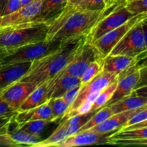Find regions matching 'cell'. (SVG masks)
<instances>
[{
	"label": "cell",
	"mask_w": 147,
	"mask_h": 147,
	"mask_svg": "<svg viewBox=\"0 0 147 147\" xmlns=\"http://www.w3.org/2000/svg\"><path fill=\"white\" fill-rule=\"evenodd\" d=\"M122 4L106 7L103 11H90L80 9L76 7H65L46 24L47 32L45 40H58L64 42L76 37L87 35L100 19Z\"/></svg>",
	"instance_id": "1"
},
{
	"label": "cell",
	"mask_w": 147,
	"mask_h": 147,
	"mask_svg": "<svg viewBox=\"0 0 147 147\" xmlns=\"http://www.w3.org/2000/svg\"><path fill=\"white\" fill-rule=\"evenodd\" d=\"M86 40V35H80L63 42L55 52L32 62L30 70L18 81L40 85L51 80L73 60Z\"/></svg>",
	"instance_id": "2"
},
{
	"label": "cell",
	"mask_w": 147,
	"mask_h": 147,
	"mask_svg": "<svg viewBox=\"0 0 147 147\" xmlns=\"http://www.w3.org/2000/svg\"><path fill=\"white\" fill-rule=\"evenodd\" d=\"M47 32V26L45 23L0 32V45L4 47L9 55L29 45L44 41Z\"/></svg>",
	"instance_id": "3"
},
{
	"label": "cell",
	"mask_w": 147,
	"mask_h": 147,
	"mask_svg": "<svg viewBox=\"0 0 147 147\" xmlns=\"http://www.w3.org/2000/svg\"><path fill=\"white\" fill-rule=\"evenodd\" d=\"M146 17L134 24L109 55L136 57L146 52Z\"/></svg>",
	"instance_id": "4"
},
{
	"label": "cell",
	"mask_w": 147,
	"mask_h": 147,
	"mask_svg": "<svg viewBox=\"0 0 147 147\" xmlns=\"http://www.w3.org/2000/svg\"><path fill=\"white\" fill-rule=\"evenodd\" d=\"M44 0H34L9 14L0 16V32L44 23L40 20Z\"/></svg>",
	"instance_id": "5"
},
{
	"label": "cell",
	"mask_w": 147,
	"mask_h": 147,
	"mask_svg": "<svg viewBox=\"0 0 147 147\" xmlns=\"http://www.w3.org/2000/svg\"><path fill=\"white\" fill-rule=\"evenodd\" d=\"M62 44L63 42L58 40H44L36 44L29 45L7 55L1 65L40 60L57 50Z\"/></svg>",
	"instance_id": "6"
},
{
	"label": "cell",
	"mask_w": 147,
	"mask_h": 147,
	"mask_svg": "<svg viewBox=\"0 0 147 147\" xmlns=\"http://www.w3.org/2000/svg\"><path fill=\"white\" fill-rule=\"evenodd\" d=\"M103 58L93 45L86 40L76 53L73 60L53 78H58L65 76L80 78L91 62Z\"/></svg>",
	"instance_id": "7"
},
{
	"label": "cell",
	"mask_w": 147,
	"mask_h": 147,
	"mask_svg": "<svg viewBox=\"0 0 147 147\" xmlns=\"http://www.w3.org/2000/svg\"><path fill=\"white\" fill-rule=\"evenodd\" d=\"M125 4L126 3L121 4L100 19L88 33L86 35V40L89 42L93 43L103 34L117 28L134 17L126 9Z\"/></svg>",
	"instance_id": "8"
},
{
	"label": "cell",
	"mask_w": 147,
	"mask_h": 147,
	"mask_svg": "<svg viewBox=\"0 0 147 147\" xmlns=\"http://www.w3.org/2000/svg\"><path fill=\"white\" fill-rule=\"evenodd\" d=\"M147 17V13L141 14L131 18L127 22L119 26L117 28L109 31L103 36L93 42L92 44L98 50L99 53L104 58L111 51L113 47L120 41L121 39L124 36V34L137 23L139 20Z\"/></svg>",
	"instance_id": "9"
},
{
	"label": "cell",
	"mask_w": 147,
	"mask_h": 147,
	"mask_svg": "<svg viewBox=\"0 0 147 147\" xmlns=\"http://www.w3.org/2000/svg\"><path fill=\"white\" fill-rule=\"evenodd\" d=\"M138 63L118 75L116 88L106 106H109L123 98L130 96L133 93L139 80L140 69L142 66L139 65Z\"/></svg>",
	"instance_id": "10"
},
{
	"label": "cell",
	"mask_w": 147,
	"mask_h": 147,
	"mask_svg": "<svg viewBox=\"0 0 147 147\" xmlns=\"http://www.w3.org/2000/svg\"><path fill=\"white\" fill-rule=\"evenodd\" d=\"M117 78L118 74L116 73L106 72L104 70L100 71L90 81L81 86L80 91H79L76 100L67 109L65 115L69 112L78 108L80 105L84 102L86 98L89 94L94 93V92H100L103 89L106 88L107 86H109L111 83L117 80Z\"/></svg>",
	"instance_id": "11"
},
{
	"label": "cell",
	"mask_w": 147,
	"mask_h": 147,
	"mask_svg": "<svg viewBox=\"0 0 147 147\" xmlns=\"http://www.w3.org/2000/svg\"><path fill=\"white\" fill-rule=\"evenodd\" d=\"M106 144L115 145L147 144V126L136 129L116 130L106 137Z\"/></svg>",
	"instance_id": "12"
},
{
	"label": "cell",
	"mask_w": 147,
	"mask_h": 147,
	"mask_svg": "<svg viewBox=\"0 0 147 147\" xmlns=\"http://www.w3.org/2000/svg\"><path fill=\"white\" fill-rule=\"evenodd\" d=\"M37 86L38 85L34 83L17 81L2 90L0 98L11 109L17 111L20 104Z\"/></svg>",
	"instance_id": "13"
},
{
	"label": "cell",
	"mask_w": 147,
	"mask_h": 147,
	"mask_svg": "<svg viewBox=\"0 0 147 147\" xmlns=\"http://www.w3.org/2000/svg\"><path fill=\"white\" fill-rule=\"evenodd\" d=\"M32 62L0 65V90H5L18 81L27 73Z\"/></svg>",
	"instance_id": "14"
},
{
	"label": "cell",
	"mask_w": 147,
	"mask_h": 147,
	"mask_svg": "<svg viewBox=\"0 0 147 147\" xmlns=\"http://www.w3.org/2000/svg\"><path fill=\"white\" fill-rule=\"evenodd\" d=\"M106 135L107 134L96 133L90 129H86L68 136L63 142L57 144L55 146L73 147L98 144L101 143L106 144Z\"/></svg>",
	"instance_id": "15"
},
{
	"label": "cell",
	"mask_w": 147,
	"mask_h": 147,
	"mask_svg": "<svg viewBox=\"0 0 147 147\" xmlns=\"http://www.w3.org/2000/svg\"><path fill=\"white\" fill-rule=\"evenodd\" d=\"M80 84V78L65 76L47 80V100L53 98L63 97L66 92Z\"/></svg>",
	"instance_id": "16"
},
{
	"label": "cell",
	"mask_w": 147,
	"mask_h": 147,
	"mask_svg": "<svg viewBox=\"0 0 147 147\" xmlns=\"http://www.w3.org/2000/svg\"><path fill=\"white\" fill-rule=\"evenodd\" d=\"M137 109L134 110L126 111L120 112V113H115L111 116L102 122L100 124H98L93 127L90 128L91 131L100 134H109L111 132L118 130L119 128L121 127L126 121L135 113Z\"/></svg>",
	"instance_id": "17"
},
{
	"label": "cell",
	"mask_w": 147,
	"mask_h": 147,
	"mask_svg": "<svg viewBox=\"0 0 147 147\" xmlns=\"http://www.w3.org/2000/svg\"><path fill=\"white\" fill-rule=\"evenodd\" d=\"M139 61V56L131 57L124 55H108L103 59V70L119 75Z\"/></svg>",
	"instance_id": "18"
},
{
	"label": "cell",
	"mask_w": 147,
	"mask_h": 147,
	"mask_svg": "<svg viewBox=\"0 0 147 147\" xmlns=\"http://www.w3.org/2000/svg\"><path fill=\"white\" fill-rule=\"evenodd\" d=\"M14 119L18 124L30 121L38 120V119L50 120L52 122L53 113L47 101L37 107L23 111L17 112Z\"/></svg>",
	"instance_id": "19"
},
{
	"label": "cell",
	"mask_w": 147,
	"mask_h": 147,
	"mask_svg": "<svg viewBox=\"0 0 147 147\" xmlns=\"http://www.w3.org/2000/svg\"><path fill=\"white\" fill-rule=\"evenodd\" d=\"M47 81L38 85L26 98L25 100L20 104L17 111H23L33 109L47 102Z\"/></svg>",
	"instance_id": "20"
},
{
	"label": "cell",
	"mask_w": 147,
	"mask_h": 147,
	"mask_svg": "<svg viewBox=\"0 0 147 147\" xmlns=\"http://www.w3.org/2000/svg\"><path fill=\"white\" fill-rule=\"evenodd\" d=\"M144 106H147L146 97L137 96L134 91L130 96L109 105L113 114L126 111L134 110Z\"/></svg>",
	"instance_id": "21"
},
{
	"label": "cell",
	"mask_w": 147,
	"mask_h": 147,
	"mask_svg": "<svg viewBox=\"0 0 147 147\" xmlns=\"http://www.w3.org/2000/svg\"><path fill=\"white\" fill-rule=\"evenodd\" d=\"M67 2V0H44L40 14V20L47 24L64 9Z\"/></svg>",
	"instance_id": "22"
},
{
	"label": "cell",
	"mask_w": 147,
	"mask_h": 147,
	"mask_svg": "<svg viewBox=\"0 0 147 147\" xmlns=\"http://www.w3.org/2000/svg\"><path fill=\"white\" fill-rule=\"evenodd\" d=\"M68 119L63 120L61 124L59 125L55 131L49 137L44 140H41L40 142L34 144V147H47L55 146L57 144L63 142L68 137Z\"/></svg>",
	"instance_id": "23"
},
{
	"label": "cell",
	"mask_w": 147,
	"mask_h": 147,
	"mask_svg": "<svg viewBox=\"0 0 147 147\" xmlns=\"http://www.w3.org/2000/svg\"><path fill=\"white\" fill-rule=\"evenodd\" d=\"M8 134L9 135L10 138L12 139L13 142L20 146H23V145L32 146L41 141L40 136H34V135L30 134L19 129H14L12 131L8 133Z\"/></svg>",
	"instance_id": "24"
},
{
	"label": "cell",
	"mask_w": 147,
	"mask_h": 147,
	"mask_svg": "<svg viewBox=\"0 0 147 147\" xmlns=\"http://www.w3.org/2000/svg\"><path fill=\"white\" fill-rule=\"evenodd\" d=\"M113 115V111L111 109L110 106H105L102 107L101 109H98L96 111L91 117L89 119V120L80 128L79 131H81L86 130V129H89L90 128L93 127V126H96L98 124H100L102 122L104 121L107 119H109L110 116ZM78 131V132H79Z\"/></svg>",
	"instance_id": "25"
},
{
	"label": "cell",
	"mask_w": 147,
	"mask_h": 147,
	"mask_svg": "<svg viewBox=\"0 0 147 147\" xmlns=\"http://www.w3.org/2000/svg\"><path fill=\"white\" fill-rule=\"evenodd\" d=\"M50 122H51L50 120H44V119L32 120L20 124L17 123V129H21L34 136H40V134Z\"/></svg>",
	"instance_id": "26"
},
{
	"label": "cell",
	"mask_w": 147,
	"mask_h": 147,
	"mask_svg": "<svg viewBox=\"0 0 147 147\" xmlns=\"http://www.w3.org/2000/svg\"><path fill=\"white\" fill-rule=\"evenodd\" d=\"M116 86H117V80L111 83L109 86H107L106 88H104L100 92L98 98L92 105L90 112L94 113L96 111L101 109L102 107L107 104V103L109 101L111 96H113L115 90H116Z\"/></svg>",
	"instance_id": "27"
},
{
	"label": "cell",
	"mask_w": 147,
	"mask_h": 147,
	"mask_svg": "<svg viewBox=\"0 0 147 147\" xmlns=\"http://www.w3.org/2000/svg\"><path fill=\"white\" fill-rule=\"evenodd\" d=\"M47 103L53 113L52 121H55L64 118L69 106L65 101L63 97L50 98L47 100Z\"/></svg>",
	"instance_id": "28"
},
{
	"label": "cell",
	"mask_w": 147,
	"mask_h": 147,
	"mask_svg": "<svg viewBox=\"0 0 147 147\" xmlns=\"http://www.w3.org/2000/svg\"><path fill=\"white\" fill-rule=\"evenodd\" d=\"M103 59L94 60L88 65L80 78L81 86L90 81L96 75L103 70Z\"/></svg>",
	"instance_id": "29"
},
{
	"label": "cell",
	"mask_w": 147,
	"mask_h": 147,
	"mask_svg": "<svg viewBox=\"0 0 147 147\" xmlns=\"http://www.w3.org/2000/svg\"><path fill=\"white\" fill-rule=\"evenodd\" d=\"M95 113V112H94ZM94 113H88L86 114L76 115V116H72L68 118V136H72L75 134L78 133L80 128L89 120L92 115Z\"/></svg>",
	"instance_id": "30"
},
{
	"label": "cell",
	"mask_w": 147,
	"mask_h": 147,
	"mask_svg": "<svg viewBox=\"0 0 147 147\" xmlns=\"http://www.w3.org/2000/svg\"><path fill=\"white\" fill-rule=\"evenodd\" d=\"M73 7L83 10L103 11L105 9L104 0H79Z\"/></svg>",
	"instance_id": "31"
},
{
	"label": "cell",
	"mask_w": 147,
	"mask_h": 147,
	"mask_svg": "<svg viewBox=\"0 0 147 147\" xmlns=\"http://www.w3.org/2000/svg\"><path fill=\"white\" fill-rule=\"evenodd\" d=\"M147 0H129L126 1L125 7L134 16L147 13Z\"/></svg>",
	"instance_id": "32"
},
{
	"label": "cell",
	"mask_w": 147,
	"mask_h": 147,
	"mask_svg": "<svg viewBox=\"0 0 147 147\" xmlns=\"http://www.w3.org/2000/svg\"><path fill=\"white\" fill-rule=\"evenodd\" d=\"M147 120V106H142L139 108L136 112H135L129 119L126 121V123L121 127H126L130 125L135 124V123H140ZM120 129V128H119Z\"/></svg>",
	"instance_id": "33"
},
{
	"label": "cell",
	"mask_w": 147,
	"mask_h": 147,
	"mask_svg": "<svg viewBox=\"0 0 147 147\" xmlns=\"http://www.w3.org/2000/svg\"><path fill=\"white\" fill-rule=\"evenodd\" d=\"M80 88H81V85H79V86H76V87L70 89L68 91L66 92V93H65L64 96H63V98L64 99L65 101L67 103V104L68 105L69 107L73 104L74 100H76V97H77L79 91H80Z\"/></svg>",
	"instance_id": "34"
},
{
	"label": "cell",
	"mask_w": 147,
	"mask_h": 147,
	"mask_svg": "<svg viewBox=\"0 0 147 147\" xmlns=\"http://www.w3.org/2000/svg\"><path fill=\"white\" fill-rule=\"evenodd\" d=\"M17 111L11 109L4 100L0 98V119L13 116L17 113Z\"/></svg>",
	"instance_id": "35"
},
{
	"label": "cell",
	"mask_w": 147,
	"mask_h": 147,
	"mask_svg": "<svg viewBox=\"0 0 147 147\" xmlns=\"http://www.w3.org/2000/svg\"><path fill=\"white\" fill-rule=\"evenodd\" d=\"M22 7L21 0H8L2 15L9 14Z\"/></svg>",
	"instance_id": "36"
},
{
	"label": "cell",
	"mask_w": 147,
	"mask_h": 147,
	"mask_svg": "<svg viewBox=\"0 0 147 147\" xmlns=\"http://www.w3.org/2000/svg\"><path fill=\"white\" fill-rule=\"evenodd\" d=\"M15 115H14V116H15ZM14 116L0 119V135L7 134L8 133L9 123V122L14 119Z\"/></svg>",
	"instance_id": "37"
},
{
	"label": "cell",
	"mask_w": 147,
	"mask_h": 147,
	"mask_svg": "<svg viewBox=\"0 0 147 147\" xmlns=\"http://www.w3.org/2000/svg\"><path fill=\"white\" fill-rule=\"evenodd\" d=\"M105 8L126 2V0H104Z\"/></svg>",
	"instance_id": "38"
},
{
	"label": "cell",
	"mask_w": 147,
	"mask_h": 147,
	"mask_svg": "<svg viewBox=\"0 0 147 147\" xmlns=\"http://www.w3.org/2000/svg\"><path fill=\"white\" fill-rule=\"evenodd\" d=\"M7 55H9V53L7 52V50L4 47H3L2 46L0 45V65H1V63L4 60V59Z\"/></svg>",
	"instance_id": "39"
},
{
	"label": "cell",
	"mask_w": 147,
	"mask_h": 147,
	"mask_svg": "<svg viewBox=\"0 0 147 147\" xmlns=\"http://www.w3.org/2000/svg\"><path fill=\"white\" fill-rule=\"evenodd\" d=\"M8 0H0V16L2 15Z\"/></svg>",
	"instance_id": "40"
},
{
	"label": "cell",
	"mask_w": 147,
	"mask_h": 147,
	"mask_svg": "<svg viewBox=\"0 0 147 147\" xmlns=\"http://www.w3.org/2000/svg\"><path fill=\"white\" fill-rule=\"evenodd\" d=\"M79 0H67V4H66V7H72L73 6L76 5L78 2Z\"/></svg>",
	"instance_id": "41"
},
{
	"label": "cell",
	"mask_w": 147,
	"mask_h": 147,
	"mask_svg": "<svg viewBox=\"0 0 147 147\" xmlns=\"http://www.w3.org/2000/svg\"><path fill=\"white\" fill-rule=\"evenodd\" d=\"M32 1H34V0H21L22 7V6H25V5H27V4H30V3L32 2Z\"/></svg>",
	"instance_id": "42"
},
{
	"label": "cell",
	"mask_w": 147,
	"mask_h": 147,
	"mask_svg": "<svg viewBox=\"0 0 147 147\" xmlns=\"http://www.w3.org/2000/svg\"><path fill=\"white\" fill-rule=\"evenodd\" d=\"M1 90H0V94H1Z\"/></svg>",
	"instance_id": "43"
},
{
	"label": "cell",
	"mask_w": 147,
	"mask_h": 147,
	"mask_svg": "<svg viewBox=\"0 0 147 147\" xmlns=\"http://www.w3.org/2000/svg\"><path fill=\"white\" fill-rule=\"evenodd\" d=\"M126 1H129V0H126Z\"/></svg>",
	"instance_id": "44"
}]
</instances>
